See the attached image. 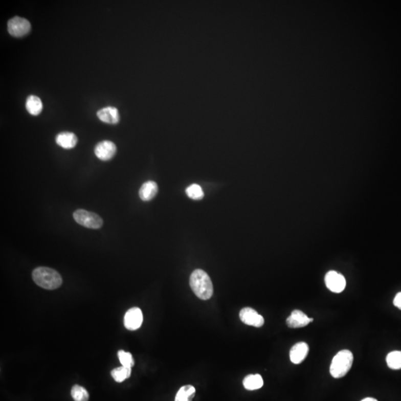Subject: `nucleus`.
<instances>
[{
  "instance_id": "nucleus-1",
  "label": "nucleus",
  "mask_w": 401,
  "mask_h": 401,
  "mask_svg": "<svg viewBox=\"0 0 401 401\" xmlns=\"http://www.w3.org/2000/svg\"><path fill=\"white\" fill-rule=\"evenodd\" d=\"M190 285L193 293L202 300H208L213 294V286L208 274L203 270L196 269L192 273Z\"/></svg>"
},
{
  "instance_id": "nucleus-2",
  "label": "nucleus",
  "mask_w": 401,
  "mask_h": 401,
  "mask_svg": "<svg viewBox=\"0 0 401 401\" xmlns=\"http://www.w3.org/2000/svg\"><path fill=\"white\" fill-rule=\"evenodd\" d=\"M32 278L37 285L47 290L58 288L62 283L60 274L50 268H37L33 271Z\"/></svg>"
},
{
  "instance_id": "nucleus-3",
  "label": "nucleus",
  "mask_w": 401,
  "mask_h": 401,
  "mask_svg": "<svg viewBox=\"0 0 401 401\" xmlns=\"http://www.w3.org/2000/svg\"><path fill=\"white\" fill-rule=\"evenodd\" d=\"M354 356L349 350H341L332 360L330 366V374L335 378H341L346 375L351 369Z\"/></svg>"
},
{
  "instance_id": "nucleus-4",
  "label": "nucleus",
  "mask_w": 401,
  "mask_h": 401,
  "mask_svg": "<svg viewBox=\"0 0 401 401\" xmlns=\"http://www.w3.org/2000/svg\"><path fill=\"white\" fill-rule=\"evenodd\" d=\"M73 217L77 224L90 229H99L103 226L101 217L93 212L80 209L74 212Z\"/></svg>"
},
{
  "instance_id": "nucleus-5",
  "label": "nucleus",
  "mask_w": 401,
  "mask_h": 401,
  "mask_svg": "<svg viewBox=\"0 0 401 401\" xmlns=\"http://www.w3.org/2000/svg\"><path fill=\"white\" fill-rule=\"evenodd\" d=\"M31 26L29 20L20 16H14L8 23V31L14 37H22L30 32Z\"/></svg>"
},
{
  "instance_id": "nucleus-6",
  "label": "nucleus",
  "mask_w": 401,
  "mask_h": 401,
  "mask_svg": "<svg viewBox=\"0 0 401 401\" xmlns=\"http://www.w3.org/2000/svg\"><path fill=\"white\" fill-rule=\"evenodd\" d=\"M325 282L326 287L333 293H341L346 288V279L341 274L337 271H331L327 273L325 277Z\"/></svg>"
},
{
  "instance_id": "nucleus-7",
  "label": "nucleus",
  "mask_w": 401,
  "mask_h": 401,
  "mask_svg": "<svg viewBox=\"0 0 401 401\" xmlns=\"http://www.w3.org/2000/svg\"><path fill=\"white\" fill-rule=\"evenodd\" d=\"M239 317L244 324L256 328H260L264 323V317L254 308L249 307H246L240 310Z\"/></svg>"
},
{
  "instance_id": "nucleus-8",
  "label": "nucleus",
  "mask_w": 401,
  "mask_h": 401,
  "mask_svg": "<svg viewBox=\"0 0 401 401\" xmlns=\"http://www.w3.org/2000/svg\"><path fill=\"white\" fill-rule=\"evenodd\" d=\"M143 323L142 310L137 307L131 308L126 312L124 317V326L129 331L139 329Z\"/></svg>"
},
{
  "instance_id": "nucleus-9",
  "label": "nucleus",
  "mask_w": 401,
  "mask_h": 401,
  "mask_svg": "<svg viewBox=\"0 0 401 401\" xmlns=\"http://www.w3.org/2000/svg\"><path fill=\"white\" fill-rule=\"evenodd\" d=\"M117 152V147L114 143L110 141H103L98 143L95 148V154L100 160H111Z\"/></svg>"
},
{
  "instance_id": "nucleus-10",
  "label": "nucleus",
  "mask_w": 401,
  "mask_h": 401,
  "mask_svg": "<svg viewBox=\"0 0 401 401\" xmlns=\"http://www.w3.org/2000/svg\"><path fill=\"white\" fill-rule=\"evenodd\" d=\"M314 321L313 318H309L305 313L300 310H294L286 320L287 326L292 328H302Z\"/></svg>"
},
{
  "instance_id": "nucleus-11",
  "label": "nucleus",
  "mask_w": 401,
  "mask_h": 401,
  "mask_svg": "<svg viewBox=\"0 0 401 401\" xmlns=\"http://www.w3.org/2000/svg\"><path fill=\"white\" fill-rule=\"evenodd\" d=\"M308 351L309 347L307 343L304 342L296 343L290 350L291 361L294 364H300L306 358Z\"/></svg>"
},
{
  "instance_id": "nucleus-12",
  "label": "nucleus",
  "mask_w": 401,
  "mask_h": 401,
  "mask_svg": "<svg viewBox=\"0 0 401 401\" xmlns=\"http://www.w3.org/2000/svg\"><path fill=\"white\" fill-rule=\"evenodd\" d=\"M97 116L100 121L106 124H117L120 121L118 110L113 106L101 108L97 113Z\"/></svg>"
},
{
  "instance_id": "nucleus-13",
  "label": "nucleus",
  "mask_w": 401,
  "mask_h": 401,
  "mask_svg": "<svg viewBox=\"0 0 401 401\" xmlns=\"http://www.w3.org/2000/svg\"><path fill=\"white\" fill-rule=\"evenodd\" d=\"M159 192V187L156 182L152 181L145 182L139 190V197L144 202H149Z\"/></svg>"
},
{
  "instance_id": "nucleus-14",
  "label": "nucleus",
  "mask_w": 401,
  "mask_h": 401,
  "mask_svg": "<svg viewBox=\"0 0 401 401\" xmlns=\"http://www.w3.org/2000/svg\"><path fill=\"white\" fill-rule=\"evenodd\" d=\"M56 143L63 149H72L77 145V138L74 133L64 131L57 135Z\"/></svg>"
},
{
  "instance_id": "nucleus-15",
  "label": "nucleus",
  "mask_w": 401,
  "mask_h": 401,
  "mask_svg": "<svg viewBox=\"0 0 401 401\" xmlns=\"http://www.w3.org/2000/svg\"><path fill=\"white\" fill-rule=\"evenodd\" d=\"M264 384L260 374H249L243 380V386L247 390L254 391L261 389Z\"/></svg>"
},
{
  "instance_id": "nucleus-16",
  "label": "nucleus",
  "mask_w": 401,
  "mask_h": 401,
  "mask_svg": "<svg viewBox=\"0 0 401 401\" xmlns=\"http://www.w3.org/2000/svg\"><path fill=\"white\" fill-rule=\"evenodd\" d=\"M26 109L31 116H37L42 112V103L40 98L35 95H31L26 100Z\"/></svg>"
},
{
  "instance_id": "nucleus-17",
  "label": "nucleus",
  "mask_w": 401,
  "mask_h": 401,
  "mask_svg": "<svg viewBox=\"0 0 401 401\" xmlns=\"http://www.w3.org/2000/svg\"><path fill=\"white\" fill-rule=\"evenodd\" d=\"M195 389L191 385L182 386L175 396V401H192L195 397Z\"/></svg>"
},
{
  "instance_id": "nucleus-18",
  "label": "nucleus",
  "mask_w": 401,
  "mask_h": 401,
  "mask_svg": "<svg viewBox=\"0 0 401 401\" xmlns=\"http://www.w3.org/2000/svg\"><path fill=\"white\" fill-rule=\"evenodd\" d=\"M386 363L391 369H401V351H394L386 357Z\"/></svg>"
},
{
  "instance_id": "nucleus-19",
  "label": "nucleus",
  "mask_w": 401,
  "mask_h": 401,
  "mask_svg": "<svg viewBox=\"0 0 401 401\" xmlns=\"http://www.w3.org/2000/svg\"><path fill=\"white\" fill-rule=\"evenodd\" d=\"M131 368L121 367L116 368L112 371L111 374L115 381L118 383L124 382L125 380L127 379L131 376Z\"/></svg>"
},
{
  "instance_id": "nucleus-20",
  "label": "nucleus",
  "mask_w": 401,
  "mask_h": 401,
  "mask_svg": "<svg viewBox=\"0 0 401 401\" xmlns=\"http://www.w3.org/2000/svg\"><path fill=\"white\" fill-rule=\"evenodd\" d=\"M71 394L75 401H88L90 398V394L86 389L81 386H74L71 391Z\"/></svg>"
},
{
  "instance_id": "nucleus-21",
  "label": "nucleus",
  "mask_w": 401,
  "mask_h": 401,
  "mask_svg": "<svg viewBox=\"0 0 401 401\" xmlns=\"http://www.w3.org/2000/svg\"><path fill=\"white\" fill-rule=\"evenodd\" d=\"M186 193H187V196H188L189 198H192V199L193 200L202 199L204 195H205L202 187H201L199 185H196V184H193V185L189 186V187L186 189Z\"/></svg>"
},
{
  "instance_id": "nucleus-22",
  "label": "nucleus",
  "mask_w": 401,
  "mask_h": 401,
  "mask_svg": "<svg viewBox=\"0 0 401 401\" xmlns=\"http://www.w3.org/2000/svg\"><path fill=\"white\" fill-rule=\"evenodd\" d=\"M118 355L122 366L128 368H132V366H134L135 361L131 353L126 352L124 350H120Z\"/></svg>"
},
{
  "instance_id": "nucleus-23",
  "label": "nucleus",
  "mask_w": 401,
  "mask_h": 401,
  "mask_svg": "<svg viewBox=\"0 0 401 401\" xmlns=\"http://www.w3.org/2000/svg\"><path fill=\"white\" fill-rule=\"evenodd\" d=\"M394 305L397 307V308L401 310V292L396 294L395 297L394 299Z\"/></svg>"
},
{
  "instance_id": "nucleus-24",
  "label": "nucleus",
  "mask_w": 401,
  "mask_h": 401,
  "mask_svg": "<svg viewBox=\"0 0 401 401\" xmlns=\"http://www.w3.org/2000/svg\"><path fill=\"white\" fill-rule=\"evenodd\" d=\"M361 401H377L376 399L372 398V397H366V398L363 399V400Z\"/></svg>"
}]
</instances>
